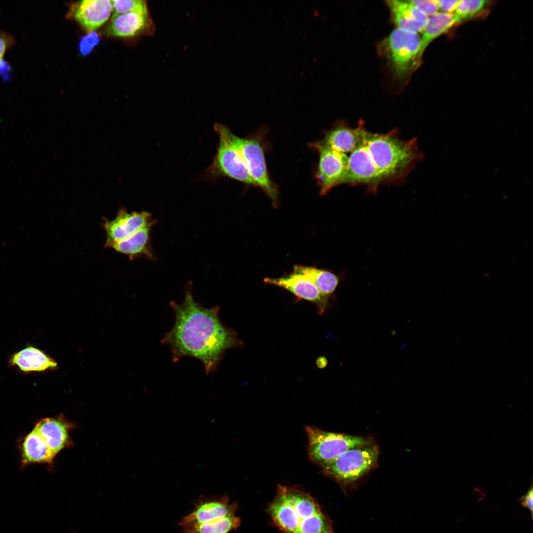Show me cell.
<instances>
[{
  "label": "cell",
  "instance_id": "cell-1",
  "mask_svg": "<svg viewBox=\"0 0 533 533\" xmlns=\"http://www.w3.org/2000/svg\"><path fill=\"white\" fill-rule=\"evenodd\" d=\"M191 285H188L181 303H170L174 324L161 343L169 347L173 362L194 357L202 362L208 375L217 370L228 349L243 343L236 332L222 322L219 306L205 307L194 300Z\"/></svg>",
  "mask_w": 533,
  "mask_h": 533
},
{
  "label": "cell",
  "instance_id": "cell-2",
  "mask_svg": "<svg viewBox=\"0 0 533 533\" xmlns=\"http://www.w3.org/2000/svg\"><path fill=\"white\" fill-rule=\"evenodd\" d=\"M266 511L285 533H336L332 521L318 502L296 486L278 485Z\"/></svg>",
  "mask_w": 533,
  "mask_h": 533
},
{
  "label": "cell",
  "instance_id": "cell-3",
  "mask_svg": "<svg viewBox=\"0 0 533 533\" xmlns=\"http://www.w3.org/2000/svg\"><path fill=\"white\" fill-rule=\"evenodd\" d=\"M364 144L383 179L403 174L416 161L422 158L417 139H400L395 133H366Z\"/></svg>",
  "mask_w": 533,
  "mask_h": 533
},
{
  "label": "cell",
  "instance_id": "cell-4",
  "mask_svg": "<svg viewBox=\"0 0 533 533\" xmlns=\"http://www.w3.org/2000/svg\"><path fill=\"white\" fill-rule=\"evenodd\" d=\"M379 456V448L373 441L343 452L322 467V472L347 490L377 466Z\"/></svg>",
  "mask_w": 533,
  "mask_h": 533
},
{
  "label": "cell",
  "instance_id": "cell-5",
  "mask_svg": "<svg viewBox=\"0 0 533 533\" xmlns=\"http://www.w3.org/2000/svg\"><path fill=\"white\" fill-rule=\"evenodd\" d=\"M214 129L219 136L223 137L238 152L256 186L262 188L270 198L273 206L276 207L278 202V189L268 175L264 153L259 141L256 138H240L221 124H216Z\"/></svg>",
  "mask_w": 533,
  "mask_h": 533
},
{
  "label": "cell",
  "instance_id": "cell-6",
  "mask_svg": "<svg viewBox=\"0 0 533 533\" xmlns=\"http://www.w3.org/2000/svg\"><path fill=\"white\" fill-rule=\"evenodd\" d=\"M420 40L418 33L396 28L379 44V51L398 78L406 77L419 62Z\"/></svg>",
  "mask_w": 533,
  "mask_h": 533
},
{
  "label": "cell",
  "instance_id": "cell-7",
  "mask_svg": "<svg viewBox=\"0 0 533 533\" xmlns=\"http://www.w3.org/2000/svg\"><path fill=\"white\" fill-rule=\"evenodd\" d=\"M305 430L308 457L321 468L345 451L373 441L370 438L326 431L314 426H306Z\"/></svg>",
  "mask_w": 533,
  "mask_h": 533
},
{
  "label": "cell",
  "instance_id": "cell-8",
  "mask_svg": "<svg viewBox=\"0 0 533 533\" xmlns=\"http://www.w3.org/2000/svg\"><path fill=\"white\" fill-rule=\"evenodd\" d=\"M309 146L319 152L316 177L320 187V194L325 195L332 188L342 184L347 169L348 156L346 153L322 147L316 142L311 143Z\"/></svg>",
  "mask_w": 533,
  "mask_h": 533
},
{
  "label": "cell",
  "instance_id": "cell-9",
  "mask_svg": "<svg viewBox=\"0 0 533 533\" xmlns=\"http://www.w3.org/2000/svg\"><path fill=\"white\" fill-rule=\"evenodd\" d=\"M112 11L111 0H84L71 4L67 17L75 20L88 34L105 24Z\"/></svg>",
  "mask_w": 533,
  "mask_h": 533
},
{
  "label": "cell",
  "instance_id": "cell-10",
  "mask_svg": "<svg viewBox=\"0 0 533 533\" xmlns=\"http://www.w3.org/2000/svg\"><path fill=\"white\" fill-rule=\"evenodd\" d=\"M152 221L151 214L149 212L129 213L125 208H120L114 219L109 220L105 218L103 228L106 240L104 247L109 248L114 243L129 237Z\"/></svg>",
  "mask_w": 533,
  "mask_h": 533
},
{
  "label": "cell",
  "instance_id": "cell-11",
  "mask_svg": "<svg viewBox=\"0 0 533 533\" xmlns=\"http://www.w3.org/2000/svg\"><path fill=\"white\" fill-rule=\"evenodd\" d=\"M382 180L383 178L373 162L364 141L348 156L347 169L341 184L374 186Z\"/></svg>",
  "mask_w": 533,
  "mask_h": 533
},
{
  "label": "cell",
  "instance_id": "cell-12",
  "mask_svg": "<svg viewBox=\"0 0 533 533\" xmlns=\"http://www.w3.org/2000/svg\"><path fill=\"white\" fill-rule=\"evenodd\" d=\"M264 282L284 288L300 300L314 303L319 314H323L328 308L329 298L323 296L310 280L300 273L293 271L278 278L267 277Z\"/></svg>",
  "mask_w": 533,
  "mask_h": 533
},
{
  "label": "cell",
  "instance_id": "cell-13",
  "mask_svg": "<svg viewBox=\"0 0 533 533\" xmlns=\"http://www.w3.org/2000/svg\"><path fill=\"white\" fill-rule=\"evenodd\" d=\"M237 504L230 502L227 494L221 497L201 499L189 514L182 518L180 525H196L219 520L235 515Z\"/></svg>",
  "mask_w": 533,
  "mask_h": 533
},
{
  "label": "cell",
  "instance_id": "cell-14",
  "mask_svg": "<svg viewBox=\"0 0 533 533\" xmlns=\"http://www.w3.org/2000/svg\"><path fill=\"white\" fill-rule=\"evenodd\" d=\"M216 156L212 165L213 172L224 175L247 184L256 186L238 152L219 136Z\"/></svg>",
  "mask_w": 533,
  "mask_h": 533
},
{
  "label": "cell",
  "instance_id": "cell-15",
  "mask_svg": "<svg viewBox=\"0 0 533 533\" xmlns=\"http://www.w3.org/2000/svg\"><path fill=\"white\" fill-rule=\"evenodd\" d=\"M151 24L148 11L113 14L104 33L110 37H133L146 32Z\"/></svg>",
  "mask_w": 533,
  "mask_h": 533
},
{
  "label": "cell",
  "instance_id": "cell-16",
  "mask_svg": "<svg viewBox=\"0 0 533 533\" xmlns=\"http://www.w3.org/2000/svg\"><path fill=\"white\" fill-rule=\"evenodd\" d=\"M367 132L363 122L359 123L356 128H351L341 123L329 131L322 140L316 143L322 147L343 153L352 152L364 142Z\"/></svg>",
  "mask_w": 533,
  "mask_h": 533
},
{
  "label": "cell",
  "instance_id": "cell-17",
  "mask_svg": "<svg viewBox=\"0 0 533 533\" xmlns=\"http://www.w3.org/2000/svg\"><path fill=\"white\" fill-rule=\"evenodd\" d=\"M397 28L417 33L423 30L428 16L409 0L386 1Z\"/></svg>",
  "mask_w": 533,
  "mask_h": 533
},
{
  "label": "cell",
  "instance_id": "cell-18",
  "mask_svg": "<svg viewBox=\"0 0 533 533\" xmlns=\"http://www.w3.org/2000/svg\"><path fill=\"white\" fill-rule=\"evenodd\" d=\"M70 427L68 422L60 418L44 419L35 426L55 456L70 444Z\"/></svg>",
  "mask_w": 533,
  "mask_h": 533
},
{
  "label": "cell",
  "instance_id": "cell-19",
  "mask_svg": "<svg viewBox=\"0 0 533 533\" xmlns=\"http://www.w3.org/2000/svg\"><path fill=\"white\" fill-rule=\"evenodd\" d=\"M155 222L152 221L129 237L114 243L109 248L127 256L131 260L140 256L152 259L153 256L150 247V230Z\"/></svg>",
  "mask_w": 533,
  "mask_h": 533
},
{
  "label": "cell",
  "instance_id": "cell-20",
  "mask_svg": "<svg viewBox=\"0 0 533 533\" xmlns=\"http://www.w3.org/2000/svg\"><path fill=\"white\" fill-rule=\"evenodd\" d=\"M11 363L25 372L44 371L57 367L54 360L34 347H27L16 353L11 358Z\"/></svg>",
  "mask_w": 533,
  "mask_h": 533
},
{
  "label": "cell",
  "instance_id": "cell-21",
  "mask_svg": "<svg viewBox=\"0 0 533 533\" xmlns=\"http://www.w3.org/2000/svg\"><path fill=\"white\" fill-rule=\"evenodd\" d=\"M55 455L34 427L25 438L22 444V462L51 463Z\"/></svg>",
  "mask_w": 533,
  "mask_h": 533
},
{
  "label": "cell",
  "instance_id": "cell-22",
  "mask_svg": "<svg viewBox=\"0 0 533 533\" xmlns=\"http://www.w3.org/2000/svg\"><path fill=\"white\" fill-rule=\"evenodd\" d=\"M293 271L308 278L323 296L328 298L334 294L340 281L339 276L335 273L313 266L295 265Z\"/></svg>",
  "mask_w": 533,
  "mask_h": 533
},
{
  "label": "cell",
  "instance_id": "cell-23",
  "mask_svg": "<svg viewBox=\"0 0 533 533\" xmlns=\"http://www.w3.org/2000/svg\"><path fill=\"white\" fill-rule=\"evenodd\" d=\"M455 24L456 21L453 14L437 12L428 18L422 31V38L420 40L418 56L419 61L421 59L424 50L429 43L446 32Z\"/></svg>",
  "mask_w": 533,
  "mask_h": 533
},
{
  "label": "cell",
  "instance_id": "cell-24",
  "mask_svg": "<svg viewBox=\"0 0 533 533\" xmlns=\"http://www.w3.org/2000/svg\"><path fill=\"white\" fill-rule=\"evenodd\" d=\"M240 524V518L234 515L205 523L184 525L182 529L185 533H228L237 529Z\"/></svg>",
  "mask_w": 533,
  "mask_h": 533
},
{
  "label": "cell",
  "instance_id": "cell-25",
  "mask_svg": "<svg viewBox=\"0 0 533 533\" xmlns=\"http://www.w3.org/2000/svg\"><path fill=\"white\" fill-rule=\"evenodd\" d=\"M487 2L483 0H459L453 14L456 23L473 17L484 8Z\"/></svg>",
  "mask_w": 533,
  "mask_h": 533
},
{
  "label": "cell",
  "instance_id": "cell-26",
  "mask_svg": "<svg viewBox=\"0 0 533 533\" xmlns=\"http://www.w3.org/2000/svg\"><path fill=\"white\" fill-rule=\"evenodd\" d=\"M113 14H118L131 11H148L145 0H111Z\"/></svg>",
  "mask_w": 533,
  "mask_h": 533
},
{
  "label": "cell",
  "instance_id": "cell-27",
  "mask_svg": "<svg viewBox=\"0 0 533 533\" xmlns=\"http://www.w3.org/2000/svg\"><path fill=\"white\" fill-rule=\"evenodd\" d=\"M99 41V36L95 32L87 34L79 41V50L80 53L83 56L89 54Z\"/></svg>",
  "mask_w": 533,
  "mask_h": 533
},
{
  "label": "cell",
  "instance_id": "cell-28",
  "mask_svg": "<svg viewBox=\"0 0 533 533\" xmlns=\"http://www.w3.org/2000/svg\"><path fill=\"white\" fill-rule=\"evenodd\" d=\"M409 1L427 16L433 15L437 13L438 10L437 0H412Z\"/></svg>",
  "mask_w": 533,
  "mask_h": 533
},
{
  "label": "cell",
  "instance_id": "cell-29",
  "mask_svg": "<svg viewBox=\"0 0 533 533\" xmlns=\"http://www.w3.org/2000/svg\"><path fill=\"white\" fill-rule=\"evenodd\" d=\"M518 502L524 507L531 511V519H533V488L532 483L526 494L520 497Z\"/></svg>",
  "mask_w": 533,
  "mask_h": 533
},
{
  "label": "cell",
  "instance_id": "cell-30",
  "mask_svg": "<svg viewBox=\"0 0 533 533\" xmlns=\"http://www.w3.org/2000/svg\"><path fill=\"white\" fill-rule=\"evenodd\" d=\"M459 0H437L438 9H440L443 13L452 14L456 10Z\"/></svg>",
  "mask_w": 533,
  "mask_h": 533
},
{
  "label": "cell",
  "instance_id": "cell-31",
  "mask_svg": "<svg viewBox=\"0 0 533 533\" xmlns=\"http://www.w3.org/2000/svg\"><path fill=\"white\" fill-rule=\"evenodd\" d=\"M0 76L5 81L10 80L11 78V67L2 59L0 60Z\"/></svg>",
  "mask_w": 533,
  "mask_h": 533
},
{
  "label": "cell",
  "instance_id": "cell-32",
  "mask_svg": "<svg viewBox=\"0 0 533 533\" xmlns=\"http://www.w3.org/2000/svg\"><path fill=\"white\" fill-rule=\"evenodd\" d=\"M316 365L320 369H324L328 365V360L324 356H319L316 360Z\"/></svg>",
  "mask_w": 533,
  "mask_h": 533
},
{
  "label": "cell",
  "instance_id": "cell-33",
  "mask_svg": "<svg viewBox=\"0 0 533 533\" xmlns=\"http://www.w3.org/2000/svg\"><path fill=\"white\" fill-rule=\"evenodd\" d=\"M6 48V42L5 39L1 36H0V60L2 59Z\"/></svg>",
  "mask_w": 533,
  "mask_h": 533
}]
</instances>
